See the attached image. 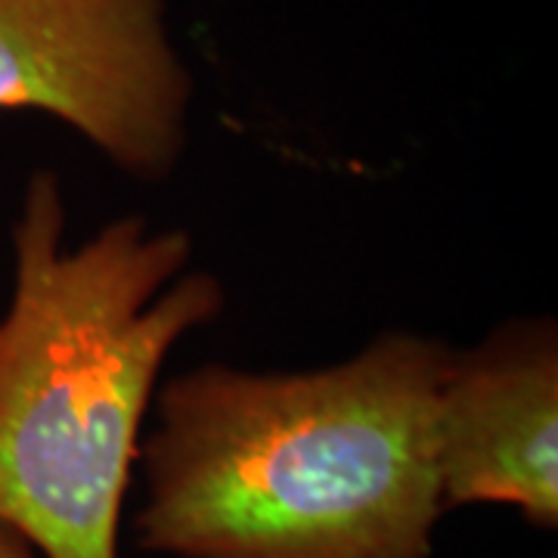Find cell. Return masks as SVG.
<instances>
[{
	"label": "cell",
	"mask_w": 558,
	"mask_h": 558,
	"mask_svg": "<svg viewBox=\"0 0 558 558\" xmlns=\"http://www.w3.org/2000/svg\"><path fill=\"white\" fill-rule=\"evenodd\" d=\"M190 94L165 0H0V109L65 121L128 174L174 168Z\"/></svg>",
	"instance_id": "cell-3"
},
{
	"label": "cell",
	"mask_w": 558,
	"mask_h": 558,
	"mask_svg": "<svg viewBox=\"0 0 558 558\" xmlns=\"http://www.w3.org/2000/svg\"><path fill=\"white\" fill-rule=\"evenodd\" d=\"M450 351L391 332L311 373L202 366L159 400L143 549L178 558H432L435 400Z\"/></svg>",
	"instance_id": "cell-1"
},
{
	"label": "cell",
	"mask_w": 558,
	"mask_h": 558,
	"mask_svg": "<svg viewBox=\"0 0 558 558\" xmlns=\"http://www.w3.org/2000/svg\"><path fill=\"white\" fill-rule=\"evenodd\" d=\"M0 558H38L25 539L0 521Z\"/></svg>",
	"instance_id": "cell-5"
},
{
	"label": "cell",
	"mask_w": 558,
	"mask_h": 558,
	"mask_svg": "<svg viewBox=\"0 0 558 558\" xmlns=\"http://www.w3.org/2000/svg\"><path fill=\"white\" fill-rule=\"evenodd\" d=\"M60 180H28L0 323V521L38 558H119L140 425L171 348L218 317L190 236L119 218L62 248Z\"/></svg>",
	"instance_id": "cell-2"
},
{
	"label": "cell",
	"mask_w": 558,
	"mask_h": 558,
	"mask_svg": "<svg viewBox=\"0 0 558 558\" xmlns=\"http://www.w3.org/2000/svg\"><path fill=\"white\" fill-rule=\"evenodd\" d=\"M435 447L444 509L497 502L556 527V329L515 326L475 354H450L435 400Z\"/></svg>",
	"instance_id": "cell-4"
}]
</instances>
